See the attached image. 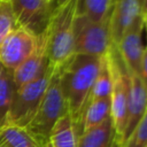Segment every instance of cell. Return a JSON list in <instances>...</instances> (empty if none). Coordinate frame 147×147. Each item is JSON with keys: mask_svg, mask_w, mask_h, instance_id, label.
Here are the masks:
<instances>
[{"mask_svg": "<svg viewBox=\"0 0 147 147\" xmlns=\"http://www.w3.org/2000/svg\"><path fill=\"white\" fill-rule=\"evenodd\" d=\"M105 57L72 54L57 67L60 87L67 105L68 115L78 136L82 132L84 111L91 100L92 88Z\"/></svg>", "mask_w": 147, "mask_h": 147, "instance_id": "cell-1", "label": "cell"}, {"mask_svg": "<svg viewBox=\"0 0 147 147\" xmlns=\"http://www.w3.org/2000/svg\"><path fill=\"white\" fill-rule=\"evenodd\" d=\"M80 0H63L55 6L46 30V51L49 64L59 67L74 54V25Z\"/></svg>", "mask_w": 147, "mask_h": 147, "instance_id": "cell-2", "label": "cell"}, {"mask_svg": "<svg viewBox=\"0 0 147 147\" xmlns=\"http://www.w3.org/2000/svg\"><path fill=\"white\" fill-rule=\"evenodd\" d=\"M67 114L68 109L59 82V68L55 67L41 102L34 116L28 124L26 130L42 147H45L48 144V138L53 126Z\"/></svg>", "mask_w": 147, "mask_h": 147, "instance_id": "cell-3", "label": "cell"}, {"mask_svg": "<svg viewBox=\"0 0 147 147\" xmlns=\"http://www.w3.org/2000/svg\"><path fill=\"white\" fill-rule=\"evenodd\" d=\"M109 16L110 14L101 21H92L78 11L74 25V54L96 57L108 54L113 45Z\"/></svg>", "mask_w": 147, "mask_h": 147, "instance_id": "cell-4", "label": "cell"}, {"mask_svg": "<svg viewBox=\"0 0 147 147\" xmlns=\"http://www.w3.org/2000/svg\"><path fill=\"white\" fill-rule=\"evenodd\" d=\"M54 70L55 67L51 64L40 77L15 90L5 124H14L22 127L28 126L41 102Z\"/></svg>", "mask_w": 147, "mask_h": 147, "instance_id": "cell-5", "label": "cell"}, {"mask_svg": "<svg viewBox=\"0 0 147 147\" xmlns=\"http://www.w3.org/2000/svg\"><path fill=\"white\" fill-rule=\"evenodd\" d=\"M107 56L113 76V87L110 94V117L117 134L118 144L123 134L126 121V109L130 90V71L122 61L116 46L111 45Z\"/></svg>", "mask_w": 147, "mask_h": 147, "instance_id": "cell-6", "label": "cell"}, {"mask_svg": "<svg viewBox=\"0 0 147 147\" xmlns=\"http://www.w3.org/2000/svg\"><path fill=\"white\" fill-rule=\"evenodd\" d=\"M16 28H23L40 36L47 28L53 9L57 3L49 0H9Z\"/></svg>", "mask_w": 147, "mask_h": 147, "instance_id": "cell-7", "label": "cell"}, {"mask_svg": "<svg viewBox=\"0 0 147 147\" xmlns=\"http://www.w3.org/2000/svg\"><path fill=\"white\" fill-rule=\"evenodd\" d=\"M38 36L23 28H15L0 44V65L14 71L37 48Z\"/></svg>", "mask_w": 147, "mask_h": 147, "instance_id": "cell-8", "label": "cell"}, {"mask_svg": "<svg viewBox=\"0 0 147 147\" xmlns=\"http://www.w3.org/2000/svg\"><path fill=\"white\" fill-rule=\"evenodd\" d=\"M142 31L144 15L138 17L132 23L116 45L117 52L127 70L138 76L140 74L141 61L145 52V46L142 44Z\"/></svg>", "mask_w": 147, "mask_h": 147, "instance_id": "cell-9", "label": "cell"}, {"mask_svg": "<svg viewBox=\"0 0 147 147\" xmlns=\"http://www.w3.org/2000/svg\"><path fill=\"white\" fill-rule=\"evenodd\" d=\"M147 109V87L138 75L130 72V90L126 109V121L118 147L127 139L133 129L137 126Z\"/></svg>", "mask_w": 147, "mask_h": 147, "instance_id": "cell-10", "label": "cell"}, {"mask_svg": "<svg viewBox=\"0 0 147 147\" xmlns=\"http://www.w3.org/2000/svg\"><path fill=\"white\" fill-rule=\"evenodd\" d=\"M142 16L140 0H114L110 9V37L116 46L132 23Z\"/></svg>", "mask_w": 147, "mask_h": 147, "instance_id": "cell-11", "label": "cell"}, {"mask_svg": "<svg viewBox=\"0 0 147 147\" xmlns=\"http://www.w3.org/2000/svg\"><path fill=\"white\" fill-rule=\"evenodd\" d=\"M38 38L39 40L34 52L13 71V79L16 88L40 77L51 65L47 57L46 38L44 32L38 36Z\"/></svg>", "mask_w": 147, "mask_h": 147, "instance_id": "cell-12", "label": "cell"}, {"mask_svg": "<svg viewBox=\"0 0 147 147\" xmlns=\"http://www.w3.org/2000/svg\"><path fill=\"white\" fill-rule=\"evenodd\" d=\"M77 147H118L117 134L111 117L82 132L77 137Z\"/></svg>", "mask_w": 147, "mask_h": 147, "instance_id": "cell-13", "label": "cell"}, {"mask_svg": "<svg viewBox=\"0 0 147 147\" xmlns=\"http://www.w3.org/2000/svg\"><path fill=\"white\" fill-rule=\"evenodd\" d=\"M0 147H42L26 130L14 124L0 127Z\"/></svg>", "mask_w": 147, "mask_h": 147, "instance_id": "cell-14", "label": "cell"}, {"mask_svg": "<svg viewBox=\"0 0 147 147\" xmlns=\"http://www.w3.org/2000/svg\"><path fill=\"white\" fill-rule=\"evenodd\" d=\"M77 132L70 116H62L53 126L48 145L49 147H77Z\"/></svg>", "mask_w": 147, "mask_h": 147, "instance_id": "cell-15", "label": "cell"}, {"mask_svg": "<svg viewBox=\"0 0 147 147\" xmlns=\"http://www.w3.org/2000/svg\"><path fill=\"white\" fill-rule=\"evenodd\" d=\"M109 117H110V98L90 100L82 119V132L101 124Z\"/></svg>", "mask_w": 147, "mask_h": 147, "instance_id": "cell-16", "label": "cell"}, {"mask_svg": "<svg viewBox=\"0 0 147 147\" xmlns=\"http://www.w3.org/2000/svg\"><path fill=\"white\" fill-rule=\"evenodd\" d=\"M16 90L13 79V71L0 68V127L6 123L13 95Z\"/></svg>", "mask_w": 147, "mask_h": 147, "instance_id": "cell-17", "label": "cell"}, {"mask_svg": "<svg viewBox=\"0 0 147 147\" xmlns=\"http://www.w3.org/2000/svg\"><path fill=\"white\" fill-rule=\"evenodd\" d=\"M111 87H113V76H111V71L108 62V56L106 55L102 67L95 78L92 93H91V100L110 98Z\"/></svg>", "mask_w": 147, "mask_h": 147, "instance_id": "cell-18", "label": "cell"}, {"mask_svg": "<svg viewBox=\"0 0 147 147\" xmlns=\"http://www.w3.org/2000/svg\"><path fill=\"white\" fill-rule=\"evenodd\" d=\"M114 0H80L79 13L92 21H101L110 14Z\"/></svg>", "mask_w": 147, "mask_h": 147, "instance_id": "cell-19", "label": "cell"}, {"mask_svg": "<svg viewBox=\"0 0 147 147\" xmlns=\"http://www.w3.org/2000/svg\"><path fill=\"white\" fill-rule=\"evenodd\" d=\"M119 147H147V109L131 134Z\"/></svg>", "mask_w": 147, "mask_h": 147, "instance_id": "cell-20", "label": "cell"}, {"mask_svg": "<svg viewBox=\"0 0 147 147\" xmlns=\"http://www.w3.org/2000/svg\"><path fill=\"white\" fill-rule=\"evenodd\" d=\"M16 28L9 0H0V44Z\"/></svg>", "mask_w": 147, "mask_h": 147, "instance_id": "cell-21", "label": "cell"}, {"mask_svg": "<svg viewBox=\"0 0 147 147\" xmlns=\"http://www.w3.org/2000/svg\"><path fill=\"white\" fill-rule=\"evenodd\" d=\"M139 77L142 80V83L145 84V86L147 87V48L146 47H145V52H144V56H142V61H141Z\"/></svg>", "mask_w": 147, "mask_h": 147, "instance_id": "cell-22", "label": "cell"}, {"mask_svg": "<svg viewBox=\"0 0 147 147\" xmlns=\"http://www.w3.org/2000/svg\"><path fill=\"white\" fill-rule=\"evenodd\" d=\"M140 6H141L142 15L147 14V0H140Z\"/></svg>", "mask_w": 147, "mask_h": 147, "instance_id": "cell-23", "label": "cell"}, {"mask_svg": "<svg viewBox=\"0 0 147 147\" xmlns=\"http://www.w3.org/2000/svg\"><path fill=\"white\" fill-rule=\"evenodd\" d=\"M144 29L146 30V34H147V14L144 15ZM147 48V46H146Z\"/></svg>", "mask_w": 147, "mask_h": 147, "instance_id": "cell-24", "label": "cell"}, {"mask_svg": "<svg viewBox=\"0 0 147 147\" xmlns=\"http://www.w3.org/2000/svg\"><path fill=\"white\" fill-rule=\"evenodd\" d=\"M61 1H63V0H56V2H57V3H60Z\"/></svg>", "mask_w": 147, "mask_h": 147, "instance_id": "cell-25", "label": "cell"}, {"mask_svg": "<svg viewBox=\"0 0 147 147\" xmlns=\"http://www.w3.org/2000/svg\"><path fill=\"white\" fill-rule=\"evenodd\" d=\"M49 1H52V2H55V3H57V2H56V0H49Z\"/></svg>", "mask_w": 147, "mask_h": 147, "instance_id": "cell-26", "label": "cell"}, {"mask_svg": "<svg viewBox=\"0 0 147 147\" xmlns=\"http://www.w3.org/2000/svg\"><path fill=\"white\" fill-rule=\"evenodd\" d=\"M45 147H49V145H48V144H47V145H46V146H45Z\"/></svg>", "mask_w": 147, "mask_h": 147, "instance_id": "cell-27", "label": "cell"}, {"mask_svg": "<svg viewBox=\"0 0 147 147\" xmlns=\"http://www.w3.org/2000/svg\"><path fill=\"white\" fill-rule=\"evenodd\" d=\"M0 68H1V65H0Z\"/></svg>", "mask_w": 147, "mask_h": 147, "instance_id": "cell-28", "label": "cell"}]
</instances>
